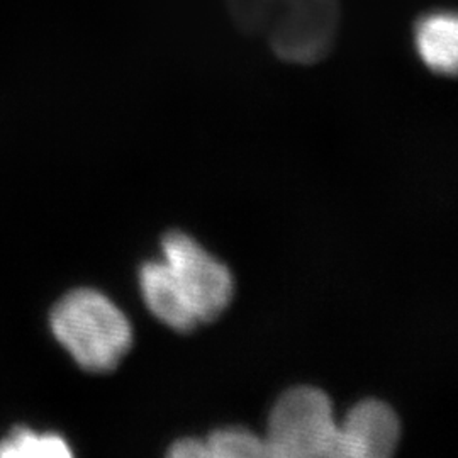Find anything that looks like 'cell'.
I'll list each match as a JSON object with an SVG mask.
<instances>
[{"mask_svg": "<svg viewBox=\"0 0 458 458\" xmlns=\"http://www.w3.org/2000/svg\"><path fill=\"white\" fill-rule=\"evenodd\" d=\"M234 21L265 38L285 62L314 64L333 47L338 22V0H228Z\"/></svg>", "mask_w": 458, "mask_h": 458, "instance_id": "6da1fadb", "label": "cell"}, {"mask_svg": "<svg viewBox=\"0 0 458 458\" xmlns=\"http://www.w3.org/2000/svg\"><path fill=\"white\" fill-rule=\"evenodd\" d=\"M49 321L56 340L89 372L114 370L131 348L128 318L107 295L94 289L64 295Z\"/></svg>", "mask_w": 458, "mask_h": 458, "instance_id": "7a4b0ae2", "label": "cell"}, {"mask_svg": "<svg viewBox=\"0 0 458 458\" xmlns=\"http://www.w3.org/2000/svg\"><path fill=\"white\" fill-rule=\"evenodd\" d=\"M263 440L270 458H344L329 397L308 386L278 397Z\"/></svg>", "mask_w": 458, "mask_h": 458, "instance_id": "3957f363", "label": "cell"}, {"mask_svg": "<svg viewBox=\"0 0 458 458\" xmlns=\"http://www.w3.org/2000/svg\"><path fill=\"white\" fill-rule=\"evenodd\" d=\"M165 260L199 323L214 321L226 311L234 282L225 263L216 260L194 238L182 231L164 236Z\"/></svg>", "mask_w": 458, "mask_h": 458, "instance_id": "277c9868", "label": "cell"}, {"mask_svg": "<svg viewBox=\"0 0 458 458\" xmlns=\"http://www.w3.org/2000/svg\"><path fill=\"white\" fill-rule=\"evenodd\" d=\"M338 426L344 458L391 457L401 437L397 414L377 399H367L353 406Z\"/></svg>", "mask_w": 458, "mask_h": 458, "instance_id": "5b68a950", "label": "cell"}, {"mask_svg": "<svg viewBox=\"0 0 458 458\" xmlns=\"http://www.w3.org/2000/svg\"><path fill=\"white\" fill-rule=\"evenodd\" d=\"M140 287L149 311L166 327L187 333L199 325L196 314L166 263H145L140 268Z\"/></svg>", "mask_w": 458, "mask_h": 458, "instance_id": "8992f818", "label": "cell"}, {"mask_svg": "<svg viewBox=\"0 0 458 458\" xmlns=\"http://www.w3.org/2000/svg\"><path fill=\"white\" fill-rule=\"evenodd\" d=\"M418 51L426 65L438 73H455L458 56V24L452 14L423 19L416 31Z\"/></svg>", "mask_w": 458, "mask_h": 458, "instance_id": "52a82bcc", "label": "cell"}, {"mask_svg": "<svg viewBox=\"0 0 458 458\" xmlns=\"http://www.w3.org/2000/svg\"><path fill=\"white\" fill-rule=\"evenodd\" d=\"M2 458H68L70 445L55 433H36L30 428H14L0 442Z\"/></svg>", "mask_w": 458, "mask_h": 458, "instance_id": "ba28073f", "label": "cell"}, {"mask_svg": "<svg viewBox=\"0 0 458 458\" xmlns=\"http://www.w3.org/2000/svg\"><path fill=\"white\" fill-rule=\"evenodd\" d=\"M206 445L211 458L267 457L265 440L240 426L216 429L208 437Z\"/></svg>", "mask_w": 458, "mask_h": 458, "instance_id": "9c48e42d", "label": "cell"}, {"mask_svg": "<svg viewBox=\"0 0 458 458\" xmlns=\"http://www.w3.org/2000/svg\"><path fill=\"white\" fill-rule=\"evenodd\" d=\"M168 457L211 458L206 440H199V438H182L172 443L168 448Z\"/></svg>", "mask_w": 458, "mask_h": 458, "instance_id": "30bf717a", "label": "cell"}]
</instances>
